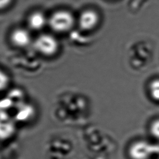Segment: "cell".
Here are the masks:
<instances>
[{
	"instance_id": "cell-7",
	"label": "cell",
	"mask_w": 159,
	"mask_h": 159,
	"mask_svg": "<svg viewBox=\"0 0 159 159\" xmlns=\"http://www.w3.org/2000/svg\"><path fill=\"white\" fill-rule=\"evenodd\" d=\"M46 23L45 16L39 12H34L30 15L29 19V24L30 27L35 30H39L43 28Z\"/></svg>"
},
{
	"instance_id": "cell-10",
	"label": "cell",
	"mask_w": 159,
	"mask_h": 159,
	"mask_svg": "<svg viewBox=\"0 0 159 159\" xmlns=\"http://www.w3.org/2000/svg\"><path fill=\"white\" fill-rule=\"evenodd\" d=\"M9 83V78L7 75L0 70V91L4 90Z\"/></svg>"
},
{
	"instance_id": "cell-5",
	"label": "cell",
	"mask_w": 159,
	"mask_h": 159,
	"mask_svg": "<svg viewBox=\"0 0 159 159\" xmlns=\"http://www.w3.org/2000/svg\"><path fill=\"white\" fill-rule=\"evenodd\" d=\"M11 40L17 47H25L30 42V35L27 30L23 29H17L12 33Z\"/></svg>"
},
{
	"instance_id": "cell-2",
	"label": "cell",
	"mask_w": 159,
	"mask_h": 159,
	"mask_svg": "<svg viewBox=\"0 0 159 159\" xmlns=\"http://www.w3.org/2000/svg\"><path fill=\"white\" fill-rule=\"evenodd\" d=\"M73 23V16L66 11H59L53 13L49 19L50 27L58 32L68 30L71 28Z\"/></svg>"
},
{
	"instance_id": "cell-9",
	"label": "cell",
	"mask_w": 159,
	"mask_h": 159,
	"mask_svg": "<svg viewBox=\"0 0 159 159\" xmlns=\"http://www.w3.org/2000/svg\"><path fill=\"white\" fill-rule=\"evenodd\" d=\"M150 132L153 137L159 140V119L153 120L151 123Z\"/></svg>"
},
{
	"instance_id": "cell-8",
	"label": "cell",
	"mask_w": 159,
	"mask_h": 159,
	"mask_svg": "<svg viewBox=\"0 0 159 159\" xmlns=\"http://www.w3.org/2000/svg\"><path fill=\"white\" fill-rule=\"evenodd\" d=\"M148 90L151 98L156 101H159V79H155L150 83Z\"/></svg>"
},
{
	"instance_id": "cell-3",
	"label": "cell",
	"mask_w": 159,
	"mask_h": 159,
	"mask_svg": "<svg viewBox=\"0 0 159 159\" xmlns=\"http://www.w3.org/2000/svg\"><path fill=\"white\" fill-rule=\"evenodd\" d=\"M34 45L39 52L47 56L55 54L58 48L57 40L52 35L48 34H42L39 36Z\"/></svg>"
},
{
	"instance_id": "cell-6",
	"label": "cell",
	"mask_w": 159,
	"mask_h": 159,
	"mask_svg": "<svg viewBox=\"0 0 159 159\" xmlns=\"http://www.w3.org/2000/svg\"><path fill=\"white\" fill-rule=\"evenodd\" d=\"M15 131L12 122L7 118H0V139L6 140L11 137Z\"/></svg>"
},
{
	"instance_id": "cell-1",
	"label": "cell",
	"mask_w": 159,
	"mask_h": 159,
	"mask_svg": "<svg viewBox=\"0 0 159 159\" xmlns=\"http://www.w3.org/2000/svg\"><path fill=\"white\" fill-rule=\"evenodd\" d=\"M127 154L130 159H151L159 154V145L147 140H137L129 146Z\"/></svg>"
},
{
	"instance_id": "cell-4",
	"label": "cell",
	"mask_w": 159,
	"mask_h": 159,
	"mask_svg": "<svg viewBox=\"0 0 159 159\" xmlns=\"http://www.w3.org/2000/svg\"><path fill=\"white\" fill-rule=\"evenodd\" d=\"M99 16L98 14L92 10L84 11L81 13L79 19V24L83 30H91L98 23Z\"/></svg>"
},
{
	"instance_id": "cell-11",
	"label": "cell",
	"mask_w": 159,
	"mask_h": 159,
	"mask_svg": "<svg viewBox=\"0 0 159 159\" xmlns=\"http://www.w3.org/2000/svg\"><path fill=\"white\" fill-rule=\"evenodd\" d=\"M11 1V0H0V9H2L7 6L10 4Z\"/></svg>"
}]
</instances>
